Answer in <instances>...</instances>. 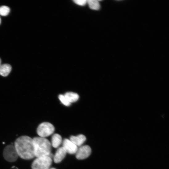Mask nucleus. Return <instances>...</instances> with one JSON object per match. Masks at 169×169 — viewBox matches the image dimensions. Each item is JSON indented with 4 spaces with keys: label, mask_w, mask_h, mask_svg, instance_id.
<instances>
[{
    "label": "nucleus",
    "mask_w": 169,
    "mask_h": 169,
    "mask_svg": "<svg viewBox=\"0 0 169 169\" xmlns=\"http://www.w3.org/2000/svg\"><path fill=\"white\" fill-rule=\"evenodd\" d=\"M56 169L55 168H51V169Z\"/></svg>",
    "instance_id": "obj_19"
},
{
    "label": "nucleus",
    "mask_w": 169,
    "mask_h": 169,
    "mask_svg": "<svg viewBox=\"0 0 169 169\" xmlns=\"http://www.w3.org/2000/svg\"><path fill=\"white\" fill-rule=\"evenodd\" d=\"M14 146L18 156L25 160L35 157L33 139L28 136H22L15 141Z\"/></svg>",
    "instance_id": "obj_1"
},
{
    "label": "nucleus",
    "mask_w": 169,
    "mask_h": 169,
    "mask_svg": "<svg viewBox=\"0 0 169 169\" xmlns=\"http://www.w3.org/2000/svg\"><path fill=\"white\" fill-rule=\"evenodd\" d=\"M10 11V8L6 6L0 7V15L2 16H6L9 13Z\"/></svg>",
    "instance_id": "obj_14"
},
{
    "label": "nucleus",
    "mask_w": 169,
    "mask_h": 169,
    "mask_svg": "<svg viewBox=\"0 0 169 169\" xmlns=\"http://www.w3.org/2000/svg\"><path fill=\"white\" fill-rule=\"evenodd\" d=\"M73 2L77 5L80 6L85 5L87 3L86 0H75Z\"/></svg>",
    "instance_id": "obj_16"
},
{
    "label": "nucleus",
    "mask_w": 169,
    "mask_h": 169,
    "mask_svg": "<svg viewBox=\"0 0 169 169\" xmlns=\"http://www.w3.org/2000/svg\"><path fill=\"white\" fill-rule=\"evenodd\" d=\"M12 70L11 66L8 64L2 65L0 66V75L6 77L10 74Z\"/></svg>",
    "instance_id": "obj_10"
},
{
    "label": "nucleus",
    "mask_w": 169,
    "mask_h": 169,
    "mask_svg": "<svg viewBox=\"0 0 169 169\" xmlns=\"http://www.w3.org/2000/svg\"><path fill=\"white\" fill-rule=\"evenodd\" d=\"M3 156L4 159L9 162L16 161L18 155L14 146L9 145L6 146L4 150Z\"/></svg>",
    "instance_id": "obj_5"
},
{
    "label": "nucleus",
    "mask_w": 169,
    "mask_h": 169,
    "mask_svg": "<svg viewBox=\"0 0 169 169\" xmlns=\"http://www.w3.org/2000/svg\"><path fill=\"white\" fill-rule=\"evenodd\" d=\"M35 157L48 156L51 153V143L45 138L36 137L33 139Z\"/></svg>",
    "instance_id": "obj_2"
},
{
    "label": "nucleus",
    "mask_w": 169,
    "mask_h": 169,
    "mask_svg": "<svg viewBox=\"0 0 169 169\" xmlns=\"http://www.w3.org/2000/svg\"><path fill=\"white\" fill-rule=\"evenodd\" d=\"M52 159L48 156L37 158L32 163V169H49Z\"/></svg>",
    "instance_id": "obj_3"
},
{
    "label": "nucleus",
    "mask_w": 169,
    "mask_h": 169,
    "mask_svg": "<svg viewBox=\"0 0 169 169\" xmlns=\"http://www.w3.org/2000/svg\"><path fill=\"white\" fill-rule=\"evenodd\" d=\"M77 146H80L86 141V138L84 135L80 134L76 136H72L70 139Z\"/></svg>",
    "instance_id": "obj_9"
},
{
    "label": "nucleus",
    "mask_w": 169,
    "mask_h": 169,
    "mask_svg": "<svg viewBox=\"0 0 169 169\" xmlns=\"http://www.w3.org/2000/svg\"><path fill=\"white\" fill-rule=\"evenodd\" d=\"M91 153L90 146L86 145L80 146L76 153V158L79 160H82L88 158Z\"/></svg>",
    "instance_id": "obj_6"
},
{
    "label": "nucleus",
    "mask_w": 169,
    "mask_h": 169,
    "mask_svg": "<svg viewBox=\"0 0 169 169\" xmlns=\"http://www.w3.org/2000/svg\"><path fill=\"white\" fill-rule=\"evenodd\" d=\"M67 153L70 154H76L78 146L73 143L70 140L65 139L63 142V146Z\"/></svg>",
    "instance_id": "obj_7"
},
{
    "label": "nucleus",
    "mask_w": 169,
    "mask_h": 169,
    "mask_svg": "<svg viewBox=\"0 0 169 169\" xmlns=\"http://www.w3.org/2000/svg\"><path fill=\"white\" fill-rule=\"evenodd\" d=\"M55 131V128L51 123L44 122L41 123L37 130L38 134L40 137L45 138L52 134Z\"/></svg>",
    "instance_id": "obj_4"
},
{
    "label": "nucleus",
    "mask_w": 169,
    "mask_h": 169,
    "mask_svg": "<svg viewBox=\"0 0 169 169\" xmlns=\"http://www.w3.org/2000/svg\"><path fill=\"white\" fill-rule=\"evenodd\" d=\"M59 98L62 103L67 106H69L71 105L64 95H60L59 96Z\"/></svg>",
    "instance_id": "obj_15"
},
{
    "label": "nucleus",
    "mask_w": 169,
    "mask_h": 169,
    "mask_svg": "<svg viewBox=\"0 0 169 169\" xmlns=\"http://www.w3.org/2000/svg\"><path fill=\"white\" fill-rule=\"evenodd\" d=\"M67 153L64 147L62 146L59 148L54 156L53 159L55 163H60L65 158Z\"/></svg>",
    "instance_id": "obj_8"
},
{
    "label": "nucleus",
    "mask_w": 169,
    "mask_h": 169,
    "mask_svg": "<svg viewBox=\"0 0 169 169\" xmlns=\"http://www.w3.org/2000/svg\"><path fill=\"white\" fill-rule=\"evenodd\" d=\"M64 95L71 103L76 101L79 97L77 93L72 92H67Z\"/></svg>",
    "instance_id": "obj_12"
},
{
    "label": "nucleus",
    "mask_w": 169,
    "mask_h": 169,
    "mask_svg": "<svg viewBox=\"0 0 169 169\" xmlns=\"http://www.w3.org/2000/svg\"><path fill=\"white\" fill-rule=\"evenodd\" d=\"M11 169H18L17 167L15 166H13L12 167Z\"/></svg>",
    "instance_id": "obj_17"
},
{
    "label": "nucleus",
    "mask_w": 169,
    "mask_h": 169,
    "mask_svg": "<svg viewBox=\"0 0 169 169\" xmlns=\"http://www.w3.org/2000/svg\"><path fill=\"white\" fill-rule=\"evenodd\" d=\"M1 23V18H0V24Z\"/></svg>",
    "instance_id": "obj_20"
},
{
    "label": "nucleus",
    "mask_w": 169,
    "mask_h": 169,
    "mask_svg": "<svg viewBox=\"0 0 169 169\" xmlns=\"http://www.w3.org/2000/svg\"><path fill=\"white\" fill-rule=\"evenodd\" d=\"M62 142V139L60 135L58 134H54L52 137V146L56 148L59 146Z\"/></svg>",
    "instance_id": "obj_11"
},
{
    "label": "nucleus",
    "mask_w": 169,
    "mask_h": 169,
    "mask_svg": "<svg viewBox=\"0 0 169 169\" xmlns=\"http://www.w3.org/2000/svg\"><path fill=\"white\" fill-rule=\"evenodd\" d=\"M1 65H2V60L1 58H0V66H1Z\"/></svg>",
    "instance_id": "obj_18"
},
{
    "label": "nucleus",
    "mask_w": 169,
    "mask_h": 169,
    "mask_svg": "<svg viewBox=\"0 0 169 169\" xmlns=\"http://www.w3.org/2000/svg\"><path fill=\"white\" fill-rule=\"evenodd\" d=\"M87 3L90 8L93 10H98L100 8V6L98 1L97 0H89Z\"/></svg>",
    "instance_id": "obj_13"
}]
</instances>
